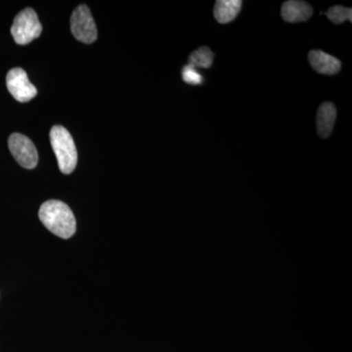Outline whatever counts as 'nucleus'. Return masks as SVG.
Here are the masks:
<instances>
[{"label": "nucleus", "instance_id": "nucleus-12", "mask_svg": "<svg viewBox=\"0 0 352 352\" xmlns=\"http://www.w3.org/2000/svg\"><path fill=\"white\" fill-rule=\"evenodd\" d=\"M326 16L333 24H342L347 20L352 22L351 8H346L344 6H336L331 7L328 12H326Z\"/></svg>", "mask_w": 352, "mask_h": 352}, {"label": "nucleus", "instance_id": "nucleus-6", "mask_svg": "<svg viewBox=\"0 0 352 352\" xmlns=\"http://www.w3.org/2000/svg\"><path fill=\"white\" fill-rule=\"evenodd\" d=\"M6 85L14 98L22 103L31 101L38 94V89L30 82L24 69L21 68H14L8 72Z\"/></svg>", "mask_w": 352, "mask_h": 352}, {"label": "nucleus", "instance_id": "nucleus-13", "mask_svg": "<svg viewBox=\"0 0 352 352\" xmlns=\"http://www.w3.org/2000/svg\"><path fill=\"white\" fill-rule=\"evenodd\" d=\"M182 80L188 85H199L203 83V76L191 65H186L182 69Z\"/></svg>", "mask_w": 352, "mask_h": 352}, {"label": "nucleus", "instance_id": "nucleus-1", "mask_svg": "<svg viewBox=\"0 0 352 352\" xmlns=\"http://www.w3.org/2000/svg\"><path fill=\"white\" fill-rule=\"evenodd\" d=\"M38 217L51 233L62 239H69L76 232L75 215L63 201H46L39 208Z\"/></svg>", "mask_w": 352, "mask_h": 352}, {"label": "nucleus", "instance_id": "nucleus-3", "mask_svg": "<svg viewBox=\"0 0 352 352\" xmlns=\"http://www.w3.org/2000/svg\"><path fill=\"white\" fill-rule=\"evenodd\" d=\"M43 32V25L39 22L36 11L25 8L21 11L14 19L11 34L14 41L20 45H25L38 38Z\"/></svg>", "mask_w": 352, "mask_h": 352}, {"label": "nucleus", "instance_id": "nucleus-4", "mask_svg": "<svg viewBox=\"0 0 352 352\" xmlns=\"http://www.w3.org/2000/svg\"><path fill=\"white\" fill-rule=\"evenodd\" d=\"M71 30L75 38L83 43H94L96 41V25L87 6L76 7L72 14Z\"/></svg>", "mask_w": 352, "mask_h": 352}, {"label": "nucleus", "instance_id": "nucleus-5", "mask_svg": "<svg viewBox=\"0 0 352 352\" xmlns=\"http://www.w3.org/2000/svg\"><path fill=\"white\" fill-rule=\"evenodd\" d=\"M8 147L20 166L27 170L36 168L38 162V154L31 139L20 133L11 134L8 139Z\"/></svg>", "mask_w": 352, "mask_h": 352}, {"label": "nucleus", "instance_id": "nucleus-7", "mask_svg": "<svg viewBox=\"0 0 352 352\" xmlns=\"http://www.w3.org/2000/svg\"><path fill=\"white\" fill-rule=\"evenodd\" d=\"M308 60L312 68L321 75H336L342 68L339 59L321 50L310 51Z\"/></svg>", "mask_w": 352, "mask_h": 352}, {"label": "nucleus", "instance_id": "nucleus-9", "mask_svg": "<svg viewBox=\"0 0 352 352\" xmlns=\"http://www.w3.org/2000/svg\"><path fill=\"white\" fill-rule=\"evenodd\" d=\"M337 119V109L330 102L322 104L317 112V132L321 138H328L332 133Z\"/></svg>", "mask_w": 352, "mask_h": 352}, {"label": "nucleus", "instance_id": "nucleus-8", "mask_svg": "<svg viewBox=\"0 0 352 352\" xmlns=\"http://www.w3.org/2000/svg\"><path fill=\"white\" fill-rule=\"evenodd\" d=\"M314 9L305 1L289 0L282 6L281 15L288 23L305 22L311 17Z\"/></svg>", "mask_w": 352, "mask_h": 352}, {"label": "nucleus", "instance_id": "nucleus-11", "mask_svg": "<svg viewBox=\"0 0 352 352\" xmlns=\"http://www.w3.org/2000/svg\"><path fill=\"white\" fill-rule=\"evenodd\" d=\"M214 54L207 46L198 48L192 52L189 56V65L194 68L208 69L212 67L214 62Z\"/></svg>", "mask_w": 352, "mask_h": 352}, {"label": "nucleus", "instance_id": "nucleus-2", "mask_svg": "<svg viewBox=\"0 0 352 352\" xmlns=\"http://www.w3.org/2000/svg\"><path fill=\"white\" fill-rule=\"evenodd\" d=\"M50 142L60 170L64 175L73 173L78 164V151L71 133L63 126H53L50 131Z\"/></svg>", "mask_w": 352, "mask_h": 352}, {"label": "nucleus", "instance_id": "nucleus-10", "mask_svg": "<svg viewBox=\"0 0 352 352\" xmlns=\"http://www.w3.org/2000/svg\"><path fill=\"white\" fill-rule=\"evenodd\" d=\"M243 2L241 0H219L215 2L214 15L220 24L232 22L240 13Z\"/></svg>", "mask_w": 352, "mask_h": 352}]
</instances>
